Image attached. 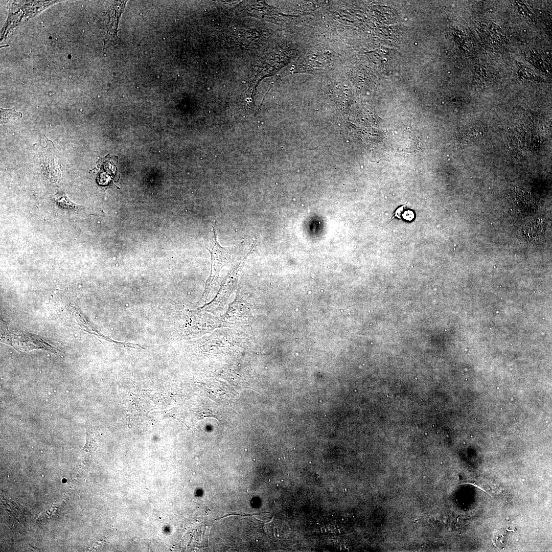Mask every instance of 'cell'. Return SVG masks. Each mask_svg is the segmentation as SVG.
Listing matches in <instances>:
<instances>
[{
    "instance_id": "obj_1",
    "label": "cell",
    "mask_w": 552,
    "mask_h": 552,
    "mask_svg": "<svg viewBox=\"0 0 552 552\" xmlns=\"http://www.w3.org/2000/svg\"><path fill=\"white\" fill-rule=\"evenodd\" d=\"M1 342L9 344L17 351L28 352L34 349H42L61 355L62 353L47 341L24 332L9 330L7 328L1 327Z\"/></svg>"
},
{
    "instance_id": "obj_2",
    "label": "cell",
    "mask_w": 552,
    "mask_h": 552,
    "mask_svg": "<svg viewBox=\"0 0 552 552\" xmlns=\"http://www.w3.org/2000/svg\"><path fill=\"white\" fill-rule=\"evenodd\" d=\"M52 306L60 317L71 325L83 328L86 330L88 326L84 321L78 310V308L72 298L67 296H60L59 295L54 298H51Z\"/></svg>"
},
{
    "instance_id": "obj_3",
    "label": "cell",
    "mask_w": 552,
    "mask_h": 552,
    "mask_svg": "<svg viewBox=\"0 0 552 552\" xmlns=\"http://www.w3.org/2000/svg\"><path fill=\"white\" fill-rule=\"evenodd\" d=\"M22 114L20 112H17L15 108L10 109L1 108V123H5L11 120H16L20 119Z\"/></svg>"
}]
</instances>
